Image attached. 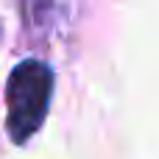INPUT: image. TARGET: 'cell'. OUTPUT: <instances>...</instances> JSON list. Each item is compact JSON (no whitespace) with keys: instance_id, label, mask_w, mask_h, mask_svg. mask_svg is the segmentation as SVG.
Here are the masks:
<instances>
[{"instance_id":"1","label":"cell","mask_w":159,"mask_h":159,"mask_svg":"<svg viewBox=\"0 0 159 159\" xmlns=\"http://www.w3.org/2000/svg\"><path fill=\"white\" fill-rule=\"evenodd\" d=\"M53 98V73L39 59L20 61L6 84V129L14 143H28L45 123Z\"/></svg>"}]
</instances>
